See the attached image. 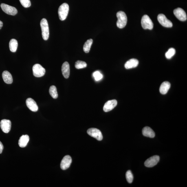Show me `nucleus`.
<instances>
[{"mask_svg":"<svg viewBox=\"0 0 187 187\" xmlns=\"http://www.w3.org/2000/svg\"><path fill=\"white\" fill-rule=\"evenodd\" d=\"M117 16L118 18L117 25L120 29H122L126 27L127 22V17L124 12L119 11L117 13Z\"/></svg>","mask_w":187,"mask_h":187,"instance_id":"obj_1","label":"nucleus"},{"mask_svg":"<svg viewBox=\"0 0 187 187\" xmlns=\"http://www.w3.org/2000/svg\"><path fill=\"white\" fill-rule=\"evenodd\" d=\"M18 47V42L15 39H12L9 43V47L12 52H16Z\"/></svg>","mask_w":187,"mask_h":187,"instance_id":"obj_21","label":"nucleus"},{"mask_svg":"<svg viewBox=\"0 0 187 187\" xmlns=\"http://www.w3.org/2000/svg\"><path fill=\"white\" fill-rule=\"evenodd\" d=\"M49 92L53 98L56 99L58 98V94L57 88L55 86H51L49 89Z\"/></svg>","mask_w":187,"mask_h":187,"instance_id":"obj_23","label":"nucleus"},{"mask_svg":"<svg viewBox=\"0 0 187 187\" xmlns=\"http://www.w3.org/2000/svg\"><path fill=\"white\" fill-rule=\"evenodd\" d=\"M157 19L159 22L163 27H173V24L172 22L168 20L164 14H159L158 16Z\"/></svg>","mask_w":187,"mask_h":187,"instance_id":"obj_8","label":"nucleus"},{"mask_svg":"<svg viewBox=\"0 0 187 187\" xmlns=\"http://www.w3.org/2000/svg\"><path fill=\"white\" fill-rule=\"evenodd\" d=\"M69 11V6L67 3H63L59 7L58 13L59 19L61 21H64L67 17Z\"/></svg>","mask_w":187,"mask_h":187,"instance_id":"obj_3","label":"nucleus"},{"mask_svg":"<svg viewBox=\"0 0 187 187\" xmlns=\"http://www.w3.org/2000/svg\"><path fill=\"white\" fill-rule=\"evenodd\" d=\"M138 64V60L135 59H132L126 62L124 67L126 69H131L136 67Z\"/></svg>","mask_w":187,"mask_h":187,"instance_id":"obj_16","label":"nucleus"},{"mask_svg":"<svg viewBox=\"0 0 187 187\" xmlns=\"http://www.w3.org/2000/svg\"><path fill=\"white\" fill-rule=\"evenodd\" d=\"M93 76L96 81H99L103 77L102 74L99 71H95L93 73Z\"/></svg>","mask_w":187,"mask_h":187,"instance_id":"obj_27","label":"nucleus"},{"mask_svg":"<svg viewBox=\"0 0 187 187\" xmlns=\"http://www.w3.org/2000/svg\"><path fill=\"white\" fill-rule=\"evenodd\" d=\"M142 27L144 29H149L151 30L153 28L154 24L153 22L147 15H144L142 17L141 21Z\"/></svg>","mask_w":187,"mask_h":187,"instance_id":"obj_4","label":"nucleus"},{"mask_svg":"<svg viewBox=\"0 0 187 187\" xmlns=\"http://www.w3.org/2000/svg\"><path fill=\"white\" fill-rule=\"evenodd\" d=\"M87 64L85 62L78 60L75 63V67L77 69L85 68L87 67Z\"/></svg>","mask_w":187,"mask_h":187,"instance_id":"obj_24","label":"nucleus"},{"mask_svg":"<svg viewBox=\"0 0 187 187\" xmlns=\"http://www.w3.org/2000/svg\"><path fill=\"white\" fill-rule=\"evenodd\" d=\"M93 43L92 39H89L85 42L84 45L83 50L85 53H88L89 52L91 48V45Z\"/></svg>","mask_w":187,"mask_h":187,"instance_id":"obj_22","label":"nucleus"},{"mask_svg":"<svg viewBox=\"0 0 187 187\" xmlns=\"http://www.w3.org/2000/svg\"><path fill=\"white\" fill-rule=\"evenodd\" d=\"M175 52L176 51L173 48H170L166 53V57L167 59H170L174 55Z\"/></svg>","mask_w":187,"mask_h":187,"instance_id":"obj_25","label":"nucleus"},{"mask_svg":"<svg viewBox=\"0 0 187 187\" xmlns=\"http://www.w3.org/2000/svg\"><path fill=\"white\" fill-rule=\"evenodd\" d=\"M117 100H113L108 101L104 104L103 107V110L105 112H108L114 109L117 105Z\"/></svg>","mask_w":187,"mask_h":187,"instance_id":"obj_13","label":"nucleus"},{"mask_svg":"<svg viewBox=\"0 0 187 187\" xmlns=\"http://www.w3.org/2000/svg\"><path fill=\"white\" fill-rule=\"evenodd\" d=\"M126 180L129 183L133 182V177L130 170H128L126 174Z\"/></svg>","mask_w":187,"mask_h":187,"instance_id":"obj_26","label":"nucleus"},{"mask_svg":"<svg viewBox=\"0 0 187 187\" xmlns=\"http://www.w3.org/2000/svg\"><path fill=\"white\" fill-rule=\"evenodd\" d=\"M33 74L35 77H40L45 75V69L39 64H36L33 66Z\"/></svg>","mask_w":187,"mask_h":187,"instance_id":"obj_5","label":"nucleus"},{"mask_svg":"<svg viewBox=\"0 0 187 187\" xmlns=\"http://www.w3.org/2000/svg\"><path fill=\"white\" fill-rule=\"evenodd\" d=\"M62 74L64 77L66 79L69 77L70 70V66L69 63L67 62H65L62 64L61 68Z\"/></svg>","mask_w":187,"mask_h":187,"instance_id":"obj_15","label":"nucleus"},{"mask_svg":"<svg viewBox=\"0 0 187 187\" xmlns=\"http://www.w3.org/2000/svg\"><path fill=\"white\" fill-rule=\"evenodd\" d=\"M3 26V22L0 21V30H1L2 27Z\"/></svg>","mask_w":187,"mask_h":187,"instance_id":"obj_30","label":"nucleus"},{"mask_svg":"<svg viewBox=\"0 0 187 187\" xmlns=\"http://www.w3.org/2000/svg\"><path fill=\"white\" fill-rule=\"evenodd\" d=\"M2 10L6 14L14 16L17 13V10L15 7L2 3L1 5Z\"/></svg>","mask_w":187,"mask_h":187,"instance_id":"obj_6","label":"nucleus"},{"mask_svg":"<svg viewBox=\"0 0 187 187\" xmlns=\"http://www.w3.org/2000/svg\"><path fill=\"white\" fill-rule=\"evenodd\" d=\"M174 14L177 19L181 21L187 20V15L186 12L182 8H178L174 10Z\"/></svg>","mask_w":187,"mask_h":187,"instance_id":"obj_10","label":"nucleus"},{"mask_svg":"<svg viewBox=\"0 0 187 187\" xmlns=\"http://www.w3.org/2000/svg\"><path fill=\"white\" fill-rule=\"evenodd\" d=\"M30 140V138L28 135H23L20 137L19 141V144L20 147H25Z\"/></svg>","mask_w":187,"mask_h":187,"instance_id":"obj_20","label":"nucleus"},{"mask_svg":"<svg viewBox=\"0 0 187 187\" xmlns=\"http://www.w3.org/2000/svg\"><path fill=\"white\" fill-rule=\"evenodd\" d=\"M3 146L2 143L1 142H0V154L2 153L3 150Z\"/></svg>","mask_w":187,"mask_h":187,"instance_id":"obj_29","label":"nucleus"},{"mask_svg":"<svg viewBox=\"0 0 187 187\" xmlns=\"http://www.w3.org/2000/svg\"><path fill=\"white\" fill-rule=\"evenodd\" d=\"M0 125L3 133H8L10 131L11 128V122L10 120L3 119L0 122Z\"/></svg>","mask_w":187,"mask_h":187,"instance_id":"obj_11","label":"nucleus"},{"mask_svg":"<svg viewBox=\"0 0 187 187\" xmlns=\"http://www.w3.org/2000/svg\"><path fill=\"white\" fill-rule=\"evenodd\" d=\"M142 133L144 136L150 138H154L155 135V132L151 128L148 126H146L143 129Z\"/></svg>","mask_w":187,"mask_h":187,"instance_id":"obj_17","label":"nucleus"},{"mask_svg":"<svg viewBox=\"0 0 187 187\" xmlns=\"http://www.w3.org/2000/svg\"><path fill=\"white\" fill-rule=\"evenodd\" d=\"M27 105L31 111L34 112H37L38 110V107L36 102L33 99L29 98L26 100Z\"/></svg>","mask_w":187,"mask_h":187,"instance_id":"obj_14","label":"nucleus"},{"mask_svg":"<svg viewBox=\"0 0 187 187\" xmlns=\"http://www.w3.org/2000/svg\"><path fill=\"white\" fill-rule=\"evenodd\" d=\"M20 3L25 8H28L31 6L30 0H19Z\"/></svg>","mask_w":187,"mask_h":187,"instance_id":"obj_28","label":"nucleus"},{"mask_svg":"<svg viewBox=\"0 0 187 187\" xmlns=\"http://www.w3.org/2000/svg\"><path fill=\"white\" fill-rule=\"evenodd\" d=\"M42 36L45 40H48L49 36V30L48 22L45 19H43L40 22Z\"/></svg>","mask_w":187,"mask_h":187,"instance_id":"obj_2","label":"nucleus"},{"mask_svg":"<svg viewBox=\"0 0 187 187\" xmlns=\"http://www.w3.org/2000/svg\"><path fill=\"white\" fill-rule=\"evenodd\" d=\"M170 84L168 82H163L159 88V91L162 94H165L167 93L170 89Z\"/></svg>","mask_w":187,"mask_h":187,"instance_id":"obj_19","label":"nucleus"},{"mask_svg":"<svg viewBox=\"0 0 187 187\" xmlns=\"http://www.w3.org/2000/svg\"><path fill=\"white\" fill-rule=\"evenodd\" d=\"M2 77L3 81L7 84H11L13 82L11 74L8 71H5L2 73Z\"/></svg>","mask_w":187,"mask_h":187,"instance_id":"obj_18","label":"nucleus"},{"mask_svg":"<svg viewBox=\"0 0 187 187\" xmlns=\"http://www.w3.org/2000/svg\"><path fill=\"white\" fill-rule=\"evenodd\" d=\"M87 133L88 135L98 141H101L103 138L101 132L96 128H91L88 129Z\"/></svg>","mask_w":187,"mask_h":187,"instance_id":"obj_7","label":"nucleus"},{"mask_svg":"<svg viewBox=\"0 0 187 187\" xmlns=\"http://www.w3.org/2000/svg\"><path fill=\"white\" fill-rule=\"evenodd\" d=\"M160 160V157L158 156L155 155L149 158L144 163V165L146 167H152L156 165Z\"/></svg>","mask_w":187,"mask_h":187,"instance_id":"obj_9","label":"nucleus"},{"mask_svg":"<svg viewBox=\"0 0 187 187\" xmlns=\"http://www.w3.org/2000/svg\"><path fill=\"white\" fill-rule=\"evenodd\" d=\"M71 163H72V159L70 156H66L62 159L60 164V167L62 170H67L70 167Z\"/></svg>","mask_w":187,"mask_h":187,"instance_id":"obj_12","label":"nucleus"}]
</instances>
